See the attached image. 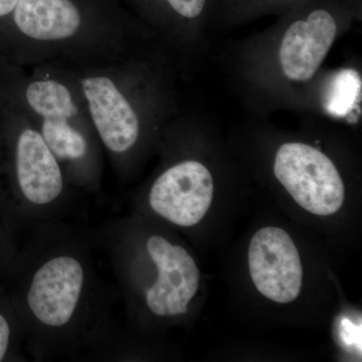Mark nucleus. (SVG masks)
<instances>
[{
  "label": "nucleus",
  "instance_id": "20e7f679",
  "mask_svg": "<svg viewBox=\"0 0 362 362\" xmlns=\"http://www.w3.org/2000/svg\"><path fill=\"white\" fill-rule=\"evenodd\" d=\"M0 185L18 230L59 221L74 189L37 128L4 108H0Z\"/></svg>",
  "mask_w": 362,
  "mask_h": 362
},
{
  "label": "nucleus",
  "instance_id": "9b49d317",
  "mask_svg": "<svg viewBox=\"0 0 362 362\" xmlns=\"http://www.w3.org/2000/svg\"><path fill=\"white\" fill-rule=\"evenodd\" d=\"M361 96V76L352 69H344L331 78L324 95V108L330 115L346 117L356 108Z\"/></svg>",
  "mask_w": 362,
  "mask_h": 362
},
{
  "label": "nucleus",
  "instance_id": "9d476101",
  "mask_svg": "<svg viewBox=\"0 0 362 362\" xmlns=\"http://www.w3.org/2000/svg\"><path fill=\"white\" fill-rule=\"evenodd\" d=\"M337 33L334 16L324 8H316L305 20L293 23L281 44V66L286 77L307 81L329 52Z\"/></svg>",
  "mask_w": 362,
  "mask_h": 362
},
{
  "label": "nucleus",
  "instance_id": "ddd939ff",
  "mask_svg": "<svg viewBox=\"0 0 362 362\" xmlns=\"http://www.w3.org/2000/svg\"><path fill=\"white\" fill-rule=\"evenodd\" d=\"M18 230L7 209L0 185V285L4 283L7 271L18 254Z\"/></svg>",
  "mask_w": 362,
  "mask_h": 362
},
{
  "label": "nucleus",
  "instance_id": "4468645a",
  "mask_svg": "<svg viewBox=\"0 0 362 362\" xmlns=\"http://www.w3.org/2000/svg\"><path fill=\"white\" fill-rule=\"evenodd\" d=\"M140 6H161L163 11L185 20H194L204 13L206 0H132Z\"/></svg>",
  "mask_w": 362,
  "mask_h": 362
},
{
  "label": "nucleus",
  "instance_id": "423d86ee",
  "mask_svg": "<svg viewBox=\"0 0 362 362\" xmlns=\"http://www.w3.org/2000/svg\"><path fill=\"white\" fill-rule=\"evenodd\" d=\"M274 173L305 211L330 216L341 209L345 197L341 176L320 150L303 143H286L278 150Z\"/></svg>",
  "mask_w": 362,
  "mask_h": 362
},
{
  "label": "nucleus",
  "instance_id": "f03ea898",
  "mask_svg": "<svg viewBox=\"0 0 362 362\" xmlns=\"http://www.w3.org/2000/svg\"><path fill=\"white\" fill-rule=\"evenodd\" d=\"M131 26L117 0H18L0 25V59L32 66L124 58Z\"/></svg>",
  "mask_w": 362,
  "mask_h": 362
},
{
  "label": "nucleus",
  "instance_id": "6e6552de",
  "mask_svg": "<svg viewBox=\"0 0 362 362\" xmlns=\"http://www.w3.org/2000/svg\"><path fill=\"white\" fill-rule=\"evenodd\" d=\"M214 197L213 176L201 162L187 160L158 175L148 192L154 214L173 225L189 228L206 216Z\"/></svg>",
  "mask_w": 362,
  "mask_h": 362
},
{
  "label": "nucleus",
  "instance_id": "0eeeda50",
  "mask_svg": "<svg viewBox=\"0 0 362 362\" xmlns=\"http://www.w3.org/2000/svg\"><path fill=\"white\" fill-rule=\"evenodd\" d=\"M145 250L156 267L154 282L141 294L147 309L159 318L187 314L199 284L194 258L185 247L160 235H149Z\"/></svg>",
  "mask_w": 362,
  "mask_h": 362
},
{
  "label": "nucleus",
  "instance_id": "1a4fd4ad",
  "mask_svg": "<svg viewBox=\"0 0 362 362\" xmlns=\"http://www.w3.org/2000/svg\"><path fill=\"white\" fill-rule=\"evenodd\" d=\"M252 282L263 296L277 303L296 300L302 289L303 269L294 242L282 228H264L249 247Z\"/></svg>",
  "mask_w": 362,
  "mask_h": 362
},
{
  "label": "nucleus",
  "instance_id": "f8f14e48",
  "mask_svg": "<svg viewBox=\"0 0 362 362\" xmlns=\"http://www.w3.org/2000/svg\"><path fill=\"white\" fill-rule=\"evenodd\" d=\"M25 340L18 313L4 286L0 285V362L18 361Z\"/></svg>",
  "mask_w": 362,
  "mask_h": 362
},
{
  "label": "nucleus",
  "instance_id": "2eb2a0df",
  "mask_svg": "<svg viewBox=\"0 0 362 362\" xmlns=\"http://www.w3.org/2000/svg\"><path fill=\"white\" fill-rule=\"evenodd\" d=\"M278 1L290 2V1H295V0H278Z\"/></svg>",
  "mask_w": 362,
  "mask_h": 362
},
{
  "label": "nucleus",
  "instance_id": "39448f33",
  "mask_svg": "<svg viewBox=\"0 0 362 362\" xmlns=\"http://www.w3.org/2000/svg\"><path fill=\"white\" fill-rule=\"evenodd\" d=\"M64 65L77 81L104 153L114 171L123 173L143 130L142 114L135 97L134 66L129 56Z\"/></svg>",
  "mask_w": 362,
  "mask_h": 362
},
{
  "label": "nucleus",
  "instance_id": "7ed1b4c3",
  "mask_svg": "<svg viewBox=\"0 0 362 362\" xmlns=\"http://www.w3.org/2000/svg\"><path fill=\"white\" fill-rule=\"evenodd\" d=\"M0 108L21 114L37 128L71 187L99 189L103 149L77 81L66 65L20 66L0 59Z\"/></svg>",
  "mask_w": 362,
  "mask_h": 362
},
{
  "label": "nucleus",
  "instance_id": "f257e3e1",
  "mask_svg": "<svg viewBox=\"0 0 362 362\" xmlns=\"http://www.w3.org/2000/svg\"><path fill=\"white\" fill-rule=\"evenodd\" d=\"M32 226L2 283L28 349L40 358L108 349L115 330L90 238L59 221Z\"/></svg>",
  "mask_w": 362,
  "mask_h": 362
}]
</instances>
